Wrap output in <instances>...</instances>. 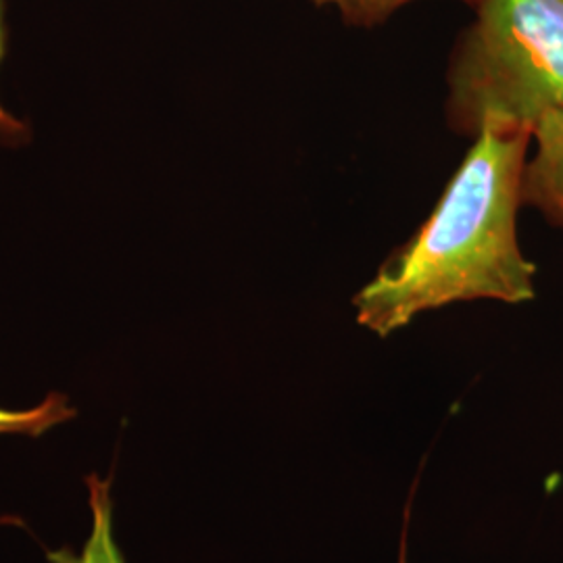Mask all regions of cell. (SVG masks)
I'll return each instance as SVG.
<instances>
[{"mask_svg": "<svg viewBox=\"0 0 563 563\" xmlns=\"http://www.w3.org/2000/svg\"><path fill=\"white\" fill-rule=\"evenodd\" d=\"M530 132H484L444 188L432 216L355 295L357 322L390 336L449 302L534 299L516 216Z\"/></svg>", "mask_w": 563, "mask_h": 563, "instance_id": "obj_1", "label": "cell"}, {"mask_svg": "<svg viewBox=\"0 0 563 563\" xmlns=\"http://www.w3.org/2000/svg\"><path fill=\"white\" fill-rule=\"evenodd\" d=\"M562 109L563 0H481L449 69L451 128L532 134Z\"/></svg>", "mask_w": 563, "mask_h": 563, "instance_id": "obj_2", "label": "cell"}, {"mask_svg": "<svg viewBox=\"0 0 563 563\" xmlns=\"http://www.w3.org/2000/svg\"><path fill=\"white\" fill-rule=\"evenodd\" d=\"M532 136L537 153L523 167L522 202L563 228V109L549 113Z\"/></svg>", "mask_w": 563, "mask_h": 563, "instance_id": "obj_3", "label": "cell"}, {"mask_svg": "<svg viewBox=\"0 0 563 563\" xmlns=\"http://www.w3.org/2000/svg\"><path fill=\"white\" fill-rule=\"evenodd\" d=\"M88 504L92 511V530L81 553L71 549H57L48 553L51 563H125L113 532V497L111 483L97 474L86 478Z\"/></svg>", "mask_w": 563, "mask_h": 563, "instance_id": "obj_4", "label": "cell"}, {"mask_svg": "<svg viewBox=\"0 0 563 563\" xmlns=\"http://www.w3.org/2000/svg\"><path fill=\"white\" fill-rule=\"evenodd\" d=\"M76 416L69 399L60 393H51L32 409H2L0 407V434L41 437L46 430L67 422Z\"/></svg>", "mask_w": 563, "mask_h": 563, "instance_id": "obj_5", "label": "cell"}, {"mask_svg": "<svg viewBox=\"0 0 563 563\" xmlns=\"http://www.w3.org/2000/svg\"><path fill=\"white\" fill-rule=\"evenodd\" d=\"M320 7H332L349 25L372 27L388 20L411 0H316Z\"/></svg>", "mask_w": 563, "mask_h": 563, "instance_id": "obj_6", "label": "cell"}, {"mask_svg": "<svg viewBox=\"0 0 563 563\" xmlns=\"http://www.w3.org/2000/svg\"><path fill=\"white\" fill-rule=\"evenodd\" d=\"M7 48H9V27H7V9L4 0H0V74L2 65L7 59ZM32 141V128L25 120L18 118L7 109V104L0 99V146L7 148H18Z\"/></svg>", "mask_w": 563, "mask_h": 563, "instance_id": "obj_7", "label": "cell"}, {"mask_svg": "<svg viewBox=\"0 0 563 563\" xmlns=\"http://www.w3.org/2000/svg\"><path fill=\"white\" fill-rule=\"evenodd\" d=\"M405 539H407V532H402L401 551H399V563H407V544H405Z\"/></svg>", "mask_w": 563, "mask_h": 563, "instance_id": "obj_8", "label": "cell"}]
</instances>
